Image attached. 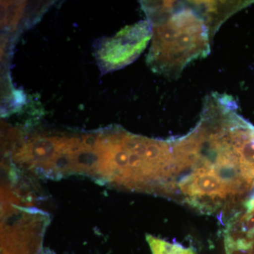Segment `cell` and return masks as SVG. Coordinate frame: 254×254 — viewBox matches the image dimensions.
Masks as SVG:
<instances>
[{
	"label": "cell",
	"instance_id": "6da1fadb",
	"mask_svg": "<svg viewBox=\"0 0 254 254\" xmlns=\"http://www.w3.org/2000/svg\"><path fill=\"white\" fill-rule=\"evenodd\" d=\"M253 1H145L153 35L148 56L155 72L179 76L187 65L206 57L214 35L227 18Z\"/></svg>",
	"mask_w": 254,
	"mask_h": 254
},
{
	"label": "cell",
	"instance_id": "7a4b0ae2",
	"mask_svg": "<svg viewBox=\"0 0 254 254\" xmlns=\"http://www.w3.org/2000/svg\"><path fill=\"white\" fill-rule=\"evenodd\" d=\"M153 29L148 20L127 26L116 36L100 40L95 58L103 73L123 68L141 55L152 38Z\"/></svg>",
	"mask_w": 254,
	"mask_h": 254
},
{
	"label": "cell",
	"instance_id": "3957f363",
	"mask_svg": "<svg viewBox=\"0 0 254 254\" xmlns=\"http://www.w3.org/2000/svg\"><path fill=\"white\" fill-rule=\"evenodd\" d=\"M146 240L153 254H196L195 251L190 247H185L180 244L170 243L152 235H147Z\"/></svg>",
	"mask_w": 254,
	"mask_h": 254
}]
</instances>
